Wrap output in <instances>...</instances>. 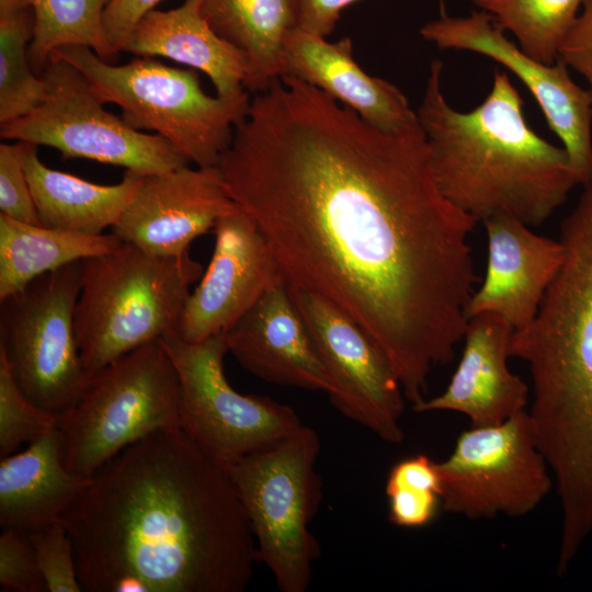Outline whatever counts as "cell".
<instances>
[{"instance_id": "1", "label": "cell", "mask_w": 592, "mask_h": 592, "mask_svg": "<svg viewBox=\"0 0 592 592\" xmlns=\"http://www.w3.org/2000/svg\"><path fill=\"white\" fill-rule=\"evenodd\" d=\"M218 169L285 281L353 318L412 405L463 340L478 221L441 192L420 123L386 133L283 76L254 94Z\"/></svg>"}, {"instance_id": "2", "label": "cell", "mask_w": 592, "mask_h": 592, "mask_svg": "<svg viewBox=\"0 0 592 592\" xmlns=\"http://www.w3.org/2000/svg\"><path fill=\"white\" fill-rule=\"evenodd\" d=\"M61 521L88 592H242L260 562L228 471L181 429L116 454Z\"/></svg>"}, {"instance_id": "3", "label": "cell", "mask_w": 592, "mask_h": 592, "mask_svg": "<svg viewBox=\"0 0 592 592\" xmlns=\"http://www.w3.org/2000/svg\"><path fill=\"white\" fill-rule=\"evenodd\" d=\"M442 69L441 60L431 64L417 110L441 192L478 223L508 215L542 225L579 184L567 151L528 126L505 72L496 70L481 104L459 112L442 92Z\"/></svg>"}, {"instance_id": "4", "label": "cell", "mask_w": 592, "mask_h": 592, "mask_svg": "<svg viewBox=\"0 0 592 592\" xmlns=\"http://www.w3.org/2000/svg\"><path fill=\"white\" fill-rule=\"evenodd\" d=\"M582 186L560 226V269L510 342V356L530 369L539 449L557 494L571 504H592V179Z\"/></svg>"}, {"instance_id": "5", "label": "cell", "mask_w": 592, "mask_h": 592, "mask_svg": "<svg viewBox=\"0 0 592 592\" xmlns=\"http://www.w3.org/2000/svg\"><path fill=\"white\" fill-rule=\"evenodd\" d=\"M75 332L90 377L122 355L178 333L191 285L203 275L189 252L162 258L123 242L81 260Z\"/></svg>"}, {"instance_id": "6", "label": "cell", "mask_w": 592, "mask_h": 592, "mask_svg": "<svg viewBox=\"0 0 592 592\" xmlns=\"http://www.w3.org/2000/svg\"><path fill=\"white\" fill-rule=\"evenodd\" d=\"M52 56L78 68L104 104L121 109L130 127L155 132L196 167L218 166L251 102L246 90L232 98L210 96L194 70L153 57L136 56L117 66L76 45L60 47Z\"/></svg>"}, {"instance_id": "7", "label": "cell", "mask_w": 592, "mask_h": 592, "mask_svg": "<svg viewBox=\"0 0 592 592\" xmlns=\"http://www.w3.org/2000/svg\"><path fill=\"white\" fill-rule=\"evenodd\" d=\"M179 379L160 340L144 344L94 374L80 399L59 414L61 457L90 479L128 445L180 429Z\"/></svg>"}, {"instance_id": "8", "label": "cell", "mask_w": 592, "mask_h": 592, "mask_svg": "<svg viewBox=\"0 0 592 592\" xmlns=\"http://www.w3.org/2000/svg\"><path fill=\"white\" fill-rule=\"evenodd\" d=\"M320 448L318 433L303 424L227 470L250 523L259 561L282 592H306L320 556L309 530L322 498L316 470Z\"/></svg>"}, {"instance_id": "9", "label": "cell", "mask_w": 592, "mask_h": 592, "mask_svg": "<svg viewBox=\"0 0 592 592\" xmlns=\"http://www.w3.org/2000/svg\"><path fill=\"white\" fill-rule=\"evenodd\" d=\"M160 342L179 379L180 429L226 470L303 425L292 407L232 388L224 368L225 333L192 343L174 332Z\"/></svg>"}, {"instance_id": "10", "label": "cell", "mask_w": 592, "mask_h": 592, "mask_svg": "<svg viewBox=\"0 0 592 592\" xmlns=\"http://www.w3.org/2000/svg\"><path fill=\"white\" fill-rule=\"evenodd\" d=\"M44 101L31 113L1 125L4 139L47 146L64 158L124 167L143 175L166 173L190 162L164 138L130 127L104 109L87 77L50 56L41 73Z\"/></svg>"}, {"instance_id": "11", "label": "cell", "mask_w": 592, "mask_h": 592, "mask_svg": "<svg viewBox=\"0 0 592 592\" xmlns=\"http://www.w3.org/2000/svg\"><path fill=\"white\" fill-rule=\"evenodd\" d=\"M81 280V261L72 262L0 301V351L24 394L57 414L80 399L91 379L75 332Z\"/></svg>"}, {"instance_id": "12", "label": "cell", "mask_w": 592, "mask_h": 592, "mask_svg": "<svg viewBox=\"0 0 592 592\" xmlns=\"http://www.w3.org/2000/svg\"><path fill=\"white\" fill-rule=\"evenodd\" d=\"M437 468L442 509L471 520L523 516L554 485L527 410L462 432Z\"/></svg>"}, {"instance_id": "13", "label": "cell", "mask_w": 592, "mask_h": 592, "mask_svg": "<svg viewBox=\"0 0 592 592\" xmlns=\"http://www.w3.org/2000/svg\"><path fill=\"white\" fill-rule=\"evenodd\" d=\"M287 285L331 379L332 405L380 440L401 443L406 397L385 352L332 303Z\"/></svg>"}, {"instance_id": "14", "label": "cell", "mask_w": 592, "mask_h": 592, "mask_svg": "<svg viewBox=\"0 0 592 592\" xmlns=\"http://www.w3.org/2000/svg\"><path fill=\"white\" fill-rule=\"evenodd\" d=\"M420 34L440 49L481 54L513 72L561 140L579 184L592 179V96L571 79L566 64L557 59L547 65L530 57L482 10L468 16L442 15L425 23Z\"/></svg>"}, {"instance_id": "15", "label": "cell", "mask_w": 592, "mask_h": 592, "mask_svg": "<svg viewBox=\"0 0 592 592\" xmlns=\"http://www.w3.org/2000/svg\"><path fill=\"white\" fill-rule=\"evenodd\" d=\"M213 231L210 262L189 295L178 327L186 342L225 333L265 292L285 280L265 237L238 204L218 218Z\"/></svg>"}, {"instance_id": "16", "label": "cell", "mask_w": 592, "mask_h": 592, "mask_svg": "<svg viewBox=\"0 0 592 592\" xmlns=\"http://www.w3.org/2000/svg\"><path fill=\"white\" fill-rule=\"evenodd\" d=\"M236 206L218 167L184 166L143 175L112 234L148 254L180 257Z\"/></svg>"}, {"instance_id": "17", "label": "cell", "mask_w": 592, "mask_h": 592, "mask_svg": "<svg viewBox=\"0 0 592 592\" xmlns=\"http://www.w3.org/2000/svg\"><path fill=\"white\" fill-rule=\"evenodd\" d=\"M488 259L482 284L467 306V318L491 312L513 330L530 325L563 261L559 240L535 234L532 227L508 215L482 221Z\"/></svg>"}, {"instance_id": "18", "label": "cell", "mask_w": 592, "mask_h": 592, "mask_svg": "<svg viewBox=\"0 0 592 592\" xmlns=\"http://www.w3.org/2000/svg\"><path fill=\"white\" fill-rule=\"evenodd\" d=\"M228 353L257 377L275 385L332 391L310 332L286 281L265 292L226 332Z\"/></svg>"}, {"instance_id": "19", "label": "cell", "mask_w": 592, "mask_h": 592, "mask_svg": "<svg viewBox=\"0 0 592 592\" xmlns=\"http://www.w3.org/2000/svg\"><path fill=\"white\" fill-rule=\"evenodd\" d=\"M513 331L496 314L469 318L462 356L447 387L413 405V410L458 412L470 426L499 424L526 410L530 389L508 365Z\"/></svg>"}, {"instance_id": "20", "label": "cell", "mask_w": 592, "mask_h": 592, "mask_svg": "<svg viewBox=\"0 0 592 592\" xmlns=\"http://www.w3.org/2000/svg\"><path fill=\"white\" fill-rule=\"evenodd\" d=\"M283 67L284 76L323 91L382 132L401 133L419 124L417 111L395 84L358 66L349 37L330 43L294 27L285 38Z\"/></svg>"}, {"instance_id": "21", "label": "cell", "mask_w": 592, "mask_h": 592, "mask_svg": "<svg viewBox=\"0 0 592 592\" xmlns=\"http://www.w3.org/2000/svg\"><path fill=\"white\" fill-rule=\"evenodd\" d=\"M202 0H184L168 11L148 12L133 30L123 52L139 57H166L201 70L216 95L243 92L249 75L246 55L220 37L202 13Z\"/></svg>"}, {"instance_id": "22", "label": "cell", "mask_w": 592, "mask_h": 592, "mask_svg": "<svg viewBox=\"0 0 592 592\" xmlns=\"http://www.w3.org/2000/svg\"><path fill=\"white\" fill-rule=\"evenodd\" d=\"M90 479L65 467L57 428L25 449L1 457L2 530L33 532L61 521Z\"/></svg>"}, {"instance_id": "23", "label": "cell", "mask_w": 592, "mask_h": 592, "mask_svg": "<svg viewBox=\"0 0 592 592\" xmlns=\"http://www.w3.org/2000/svg\"><path fill=\"white\" fill-rule=\"evenodd\" d=\"M24 170L41 224L83 235H102L113 227L143 178L126 170L117 184H95L46 167L32 144L25 152Z\"/></svg>"}, {"instance_id": "24", "label": "cell", "mask_w": 592, "mask_h": 592, "mask_svg": "<svg viewBox=\"0 0 592 592\" xmlns=\"http://www.w3.org/2000/svg\"><path fill=\"white\" fill-rule=\"evenodd\" d=\"M201 9L213 30L246 55L248 92L260 93L284 76V43L296 27L295 0H202Z\"/></svg>"}, {"instance_id": "25", "label": "cell", "mask_w": 592, "mask_h": 592, "mask_svg": "<svg viewBox=\"0 0 592 592\" xmlns=\"http://www.w3.org/2000/svg\"><path fill=\"white\" fill-rule=\"evenodd\" d=\"M122 243L114 234L83 235L0 214V301L46 273L107 253Z\"/></svg>"}, {"instance_id": "26", "label": "cell", "mask_w": 592, "mask_h": 592, "mask_svg": "<svg viewBox=\"0 0 592 592\" xmlns=\"http://www.w3.org/2000/svg\"><path fill=\"white\" fill-rule=\"evenodd\" d=\"M111 0H32L33 36L29 57L39 76L53 53L65 46H87L103 60L118 57L109 43L103 14Z\"/></svg>"}, {"instance_id": "27", "label": "cell", "mask_w": 592, "mask_h": 592, "mask_svg": "<svg viewBox=\"0 0 592 592\" xmlns=\"http://www.w3.org/2000/svg\"><path fill=\"white\" fill-rule=\"evenodd\" d=\"M584 0H473L509 31L530 57L547 65L558 59L559 48Z\"/></svg>"}, {"instance_id": "28", "label": "cell", "mask_w": 592, "mask_h": 592, "mask_svg": "<svg viewBox=\"0 0 592 592\" xmlns=\"http://www.w3.org/2000/svg\"><path fill=\"white\" fill-rule=\"evenodd\" d=\"M32 36V9L0 18V126L27 115L46 96L29 57Z\"/></svg>"}, {"instance_id": "29", "label": "cell", "mask_w": 592, "mask_h": 592, "mask_svg": "<svg viewBox=\"0 0 592 592\" xmlns=\"http://www.w3.org/2000/svg\"><path fill=\"white\" fill-rule=\"evenodd\" d=\"M59 414L33 402L16 382L0 351V457L31 444L58 426Z\"/></svg>"}, {"instance_id": "30", "label": "cell", "mask_w": 592, "mask_h": 592, "mask_svg": "<svg viewBox=\"0 0 592 592\" xmlns=\"http://www.w3.org/2000/svg\"><path fill=\"white\" fill-rule=\"evenodd\" d=\"M27 533L46 590L49 592L83 591L77 574L72 540L62 521Z\"/></svg>"}, {"instance_id": "31", "label": "cell", "mask_w": 592, "mask_h": 592, "mask_svg": "<svg viewBox=\"0 0 592 592\" xmlns=\"http://www.w3.org/2000/svg\"><path fill=\"white\" fill-rule=\"evenodd\" d=\"M27 143L0 145V212L12 219L42 225L24 170Z\"/></svg>"}, {"instance_id": "32", "label": "cell", "mask_w": 592, "mask_h": 592, "mask_svg": "<svg viewBox=\"0 0 592 592\" xmlns=\"http://www.w3.org/2000/svg\"><path fill=\"white\" fill-rule=\"evenodd\" d=\"M0 587L14 592L47 591L27 532L3 530L0 536Z\"/></svg>"}, {"instance_id": "33", "label": "cell", "mask_w": 592, "mask_h": 592, "mask_svg": "<svg viewBox=\"0 0 592 592\" xmlns=\"http://www.w3.org/2000/svg\"><path fill=\"white\" fill-rule=\"evenodd\" d=\"M389 499V521L400 527H422L436 516L442 501L439 493L413 488L386 491Z\"/></svg>"}, {"instance_id": "34", "label": "cell", "mask_w": 592, "mask_h": 592, "mask_svg": "<svg viewBox=\"0 0 592 592\" xmlns=\"http://www.w3.org/2000/svg\"><path fill=\"white\" fill-rule=\"evenodd\" d=\"M558 59L585 79L592 96V0L583 1L559 48Z\"/></svg>"}, {"instance_id": "35", "label": "cell", "mask_w": 592, "mask_h": 592, "mask_svg": "<svg viewBox=\"0 0 592 592\" xmlns=\"http://www.w3.org/2000/svg\"><path fill=\"white\" fill-rule=\"evenodd\" d=\"M161 0H111L103 14V27L111 46L121 53L138 22Z\"/></svg>"}, {"instance_id": "36", "label": "cell", "mask_w": 592, "mask_h": 592, "mask_svg": "<svg viewBox=\"0 0 592 592\" xmlns=\"http://www.w3.org/2000/svg\"><path fill=\"white\" fill-rule=\"evenodd\" d=\"M397 488L430 490L441 497L437 463L423 454L401 459L391 467L386 482V491Z\"/></svg>"}, {"instance_id": "37", "label": "cell", "mask_w": 592, "mask_h": 592, "mask_svg": "<svg viewBox=\"0 0 592 592\" xmlns=\"http://www.w3.org/2000/svg\"><path fill=\"white\" fill-rule=\"evenodd\" d=\"M358 0H296V27L326 37L331 34L341 11Z\"/></svg>"}, {"instance_id": "38", "label": "cell", "mask_w": 592, "mask_h": 592, "mask_svg": "<svg viewBox=\"0 0 592 592\" xmlns=\"http://www.w3.org/2000/svg\"><path fill=\"white\" fill-rule=\"evenodd\" d=\"M32 9V0H0V18L19 14Z\"/></svg>"}, {"instance_id": "39", "label": "cell", "mask_w": 592, "mask_h": 592, "mask_svg": "<svg viewBox=\"0 0 592 592\" xmlns=\"http://www.w3.org/2000/svg\"><path fill=\"white\" fill-rule=\"evenodd\" d=\"M296 1V0H295Z\"/></svg>"}]
</instances>
